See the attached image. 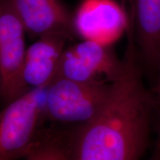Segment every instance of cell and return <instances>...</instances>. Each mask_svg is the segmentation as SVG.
Here are the masks:
<instances>
[{
	"label": "cell",
	"mask_w": 160,
	"mask_h": 160,
	"mask_svg": "<svg viewBox=\"0 0 160 160\" xmlns=\"http://www.w3.org/2000/svg\"><path fill=\"white\" fill-rule=\"evenodd\" d=\"M127 35L123 73L99 113L70 137L69 160H139L147 148L157 103L144 82L132 28Z\"/></svg>",
	"instance_id": "6da1fadb"
},
{
	"label": "cell",
	"mask_w": 160,
	"mask_h": 160,
	"mask_svg": "<svg viewBox=\"0 0 160 160\" xmlns=\"http://www.w3.org/2000/svg\"><path fill=\"white\" fill-rule=\"evenodd\" d=\"M48 87V86H47ZM47 87L30 89L6 105L0 115V160L25 158L42 133Z\"/></svg>",
	"instance_id": "7a4b0ae2"
},
{
	"label": "cell",
	"mask_w": 160,
	"mask_h": 160,
	"mask_svg": "<svg viewBox=\"0 0 160 160\" xmlns=\"http://www.w3.org/2000/svg\"><path fill=\"white\" fill-rule=\"evenodd\" d=\"M112 84L85 82L56 77L46 89V119L79 125L88 122L105 105Z\"/></svg>",
	"instance_id": "3957f363"
},
{
	"label": "cell",
	"mask_w": 160,
	"mask_h": 160,
	"mask_svg": "<svg viewBox=\"0 0 160 160\" xmlns=\"http://www.w3.org/2000/svg\"><path fill=\"white\" fill-rule=\"evenodd\" d=\"M25 33L11 0H0V94L6 105L30 90L23 79Z\"/></svg>",
	"instance_id": "277c9868"
},
{
	"label": "cell",
	"mask_w": 160,
	"mask_h": 160,
	"mask_svg": "<svg viewBox=\"0 0 160 160\" xmlns=\"http://www.w3.org/2000/svg\"><path fill=\"white\" fill-rule=\"evenodd\" d=\"M124 69L123 58L119 59L112 47L82 40L65 48L56 77L85 82L112 83L119 79Z\"/></svg>",
	"instance_id": "5b68a950"
},
{
	"label": "cell",
	"mask_w": 160,
	"mask_h": 160,
	"mask_svg": "<svg viewBox=\"0 0 160 160\" xmlns=\"http://www.w3.org/2000/svg\"><path fill=\"white\" fill-rule=\"evenodd\" d=\"M76 37L112 47L127 33L128 11L116 0H82L73 13Z\"/></svg>",
	"instance_id": "8992f818"
},
{
	"label": "cell",
	"mask_w": 160,
	"mask_h": 160,
	"mask_svg": "<svg viewBox=\"0 0 160 160\" xmlns=\"http://www.w3.org/2000/svg\"><path fill=\"white\" fill-rule=\"evenodd\" d=\"M11 2L31 38L50 34L63 36L68 40L76 37L73 13L61 0H11Z\"/></svg>",
	"instance_id": "52a82bcc"
},
{
	"label": "cell",
	"mask_w": 160,
	"mask_h": 160,
	"mask_svg": "<svg viewBox=\"0 0 160 160\" xmlns=\"http://www.w3.org/2000/svg\"><path fill=\"white\" fill-rule=\"evenodd\" d=\"M128 11L144 70L154 73L160 56V0H129Z\"/></svg>",
	"instance_id": "ba28073f"
},
{
	"label": "cell",
	"mask_w": 160,
	"mask_h": 160,
	"mask_svg": "<svg viewBox=\"0 0 160 160\" xmlns=\"http://www.w3.org/2000/svg\"><path fill=\"white\" fill-rule=\"evenodd\" d=\"M68 40L61 35H46L28 48L23 67V79L28 88L49 85L57 75Z\"/></svg>",
	"instance_id": "9c48e42d"
},
{
	"label": "cell",
	"mask_w": 160,
	"mask_h": 160,
	"mask_svg": "<svg viewBox=\"0 0 160 160\" xmlns=\"http://www.w3.org/2000/svg\"><path fill=\"white\" fill-rule=\"evenodd\" d=\"M25 160H69V138L43 133Z\"/></svg>",
	"instance_id": "30bf717a"
},
{
	"label": "cell",
	"mask_w": 160,
	"mask_h": 160,
	"mask_svg": "<svg viewBox=\"0 0 160 160\" xmlns=\"http://www.w3.org/2000/svg\"><path fill=\"white\" fill-rule=\"evenodd\" d=\"M157 91H156V103H157V110L158 112V128H157V143H156L155 149L160 147V56L159 59V63H158L157 68Z\"/></svg>",
	"instance_id": "8fae6325"
},
{
	"label": "cell",
	"mask_w": 160,
	"mask_h": 160,
	"mask_svg": "<svg viewBox=\"0 0 160 160\" xmlns=\"http://www.w3.org/2000/svg\"><path fill=\"white\" fill-rule=\"evenodd\" d=\"M150 160H160V147L155 149L154 153Z\"/></svg>",
	"instance_id": "7c38bea8"
}]
</instances>
